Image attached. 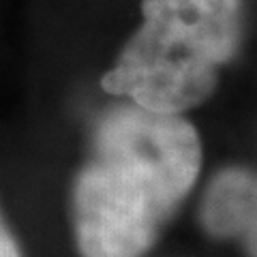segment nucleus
I'll return each instance as SVG.
<instances>
[{
	"mask_svg": "<svg viewBox=\"0 0 257 257\" xmlns=\"http://www.w3.org/2000/svg\"><path fill=\"white\" fill-rule=\"evenodd\" d=\"M202 165L199 138L178 114L140 105L111 109L71 193L82 257H142L155 244Z\"/></svg>",
	"mask_w": 257,
	"mask_h": 257,
	"instance_id": "obj_1",
	"label": "nucleus"
},
{
	"mask_svg": "<svg viewBox=\"0 0 257 257\" xmlns=\"http://www.w3.org/2000/svg\"><path fill=\"white\" fill-rule=\"evenodd\" d=\"M142 18L103 88L163 114L206 101L242 37L240 0H142Z\"/></svg>",
	"mask_w": 257,
	"mask_h": 257,
	"instance_id": "obj_2",
	"label": "nucleus"
},
{
	"mask_svg": "<svg viewBox=\"0 0 257 257\" xmlns=\"http://www.w3.org/2000/svg\"><path fill=\"white\" fill-rule=\"evenodd\" d=\"M257 216V176L246 170H223L206 191L202 221L214 236H244Z\"/></svg>",
	"mask_w": 257,
	"mask_h": 257,
	"instance_id": "obj_3",
	"label": "nucleus"
},
{
	"mask_svg": "<svg viewBox=\"0 0 257 257\" xmlns=\"http://www.w3.org/2000/svg\"><path fill=\"white\" fill-rule=\"evenodd\" d=\"M0 257H22L20 244L13 231L9 229V225H7L3 212H0Z\"/></svg>",
	"mask_w": 257,
	"mask_h": 257,
	"instance_id": "obj_4",
	"label": "nucleus"
},
{
	"mask_svg": "<svg viewBox=\"0 0 257 257\" xmlns=\"http://www.w3.org/2000/svg\"><path fill=\"white\" fill-rule=\"evenodd\" d=\"M244 240H246V251H248V255L257 257V216H255L253 225L248 227V231L244 234Z\"/></svg>",
	"mask_w": 257,
	"mask_h": 257,
	"instance_id": "obj_5",
	"label": "nucleus"
}]
</instances>
